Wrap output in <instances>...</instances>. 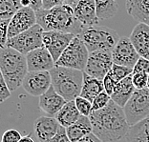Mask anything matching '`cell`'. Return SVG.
<instances>
[{"mask_svg":"<svg viewBox=\"0 0 149 142\" xmlns=\"http://www.w3.org/2000/svg\"><path fill=\"white\" fill-rule=\"evenodd\" d=\"M66 133L72 142H77L87 134L93 133L89 116H81L74 124L66 128Z\"/></svg>","mask_w":149,"mask_h":142,"instance_id":"ffe728a7","label":"cell"},{"mask_svg":"<svg viewBox=\"0 0 149 142\" xmlns=\"http://www.w3.org/2000/svg\"><path fill=\"white\" fill-rule=\"evenodd\" d=\"M30 7L33 9L35 11H38L42 8V0H29Z\"/></svg>","mask_w":149,"mask_h":142,"instance_id":"f35d334b","label":"cell"},{"mask_svg":"<svg viewBox=\"0 0 149 142\" xmlns=\"http://www.w3.org/2000/svg\"><path fill=\"white\" fill-rule=\"evenodd\" d=\"M146 73L149 74V59L141 56L137 63L133 67V73Z\"/></svg>","mask_w":149,"mask_h":142,"instance_id":"e575fe53","label":"cell"},{"mask_svg":"<svg viewBox=\"0 0 149 142\" xmlns=\"http://www.w3.org/2000/svg\"><path fill=\"white\" fill-rule=\"evenodd\" d=\"M80 116L81 114L77 110L74 100H71L67 101L65 105L58 111L55 117L61 126L67 128L70 125L74 124Z\"/></svg>","mask_w":149,"mask_h":142,"instance_id":"603a6c76","label":"cell"},{"mask_svg":"<svg viewBox=\"0 0 149 142\" xmlns=\"http://www.w3.org/2000/svg\"><path fill=\"white\" fill-rule=\"evenodd\" d=\"M22 7L21 0H0V20L11 19Z\"/></svg>","mask_w":149,"mask_h":142,"instance_id":"484cf974","label":"cell"},{"mask_svg":"<svg viewBox=\"0 0 149 142\" xmlns=\"http://www.w3.org/2000/svg\"><path fill=\"white\" fill-rule=\"evenodd\" d=\"M129 126L135 125L149 116V89H136L133 96L123 107Z\"/></svg>","mask_w":149,"mask_h":142,"instance_id":"52a82bcc","label":"cell"},{"mask_svg":"<svg viewBox=\"0 0 149 142\" xmlns=\"http://www.w3.org/2000/svg\"><path fill=\"white\" fill-rule=\"evenodd\" d=\"M141 55L135 49L129 37L123 36L118 39L116 46L112 50V59L114 64L133 68Z\"/></svg>","mask_w":149,"mask_h":142,"instance_id":"30bf717a","label":"cell"},{"mask_svg":"<svg viewBox=\"0 0 149 142\" xmlns=\"http://www.w3.org/2000/svg\"><path fill=\"white\" fill-rule=\"evenodd\" d=\"M77 1H79V0H68V2H67V4H69L70 6H73L74 3H77Z\"/></svg>","mask_w":149,"mask_h":142,"instance_id":"60d3db41","label":"cell"},{"mask_svg":"<svg viewBox=\"0 0 149 142\" xmlns=\"http://www.w3.org/2000/svg\"><path fill=\"white\" fill-rule=\"evenodd\" d=\"M60 124L52 116H39L33 123V134L38 142H46L56 136Z\"/></svg>","mask_w":149,"mask_h":142,"instance_id":"e0dca14e","label":"cell"},{"mask_svg":"<svg viewBox=\"0 0 149 142\" xmlns=\"http://www.w3.org/2000/svg\"><path fill=\"white\" fill-rule=\"evenodd\" d=\"M149 74L146 73H132V82L136 89H143L147 87Z\"/></svg>","mask_w":149,"mask_h":142,"instance_id":"4dcf8cb0","label":"cell"},{"mask_svg":"<svg viewBox=\"0 0 149 142\" xmlns=\"http://www.w3.org/2000/svg\"><path fill=\"white\" fill-rule=\"evenodd\" d=\"M110 100H111V96L105 92V91L101 92L100 94H97L92 101V111L102 109V108L107 106V104L110 102Z\"/></svg>","mask_w":149,"mask_h":142,"instance_id":"f1b7e54d","label":"cell"},{"mask_svg":"<svg viewBox=\"0 0 149 142\" xmlns=\"http://www.w3.org/2000/svg\"><path fill=\"white\" fill-rule=\"evenodd\" d=\"M43 32L44 30L42 27L36 23L27 31L9 38L7 46L26 55L32 51L43 46Z\"/></svg>","mask_w":149,"mask_h":142,"instance_id":"ba28073f","label":"cell"},{"mask_svg":"<svg viewBox=\"0 0 149 142\" xmlns=\"http://www.w3.org/2000/svg\"><path fill=\"white\" fill-rule=\"evenodd\" d=\"M113 64L112 52L95 51L89 53L86 67L83 72L97 79L103 80L104 76L110 72Z\"/></svg>","mask_w":149,"mask_h":142,"instance_id":"9c48e42d","label":"cell"},{"mask_svg":"<svg viewBox=\"0 0 149 142\" xmlns=\"http://www.w3.org/2000/svg\"><path fill=\"white\" fill-rule=\"evenodd\" d=\"M103 91L104 87L102 80L91 76L85 72H83V82L79 94L80 96H82L92 102L95 97L101 92H103Z\"/></svg>","mask_w":149,"mask_h":142,"instance_id":"7402d4cb","label":"cell"},{"mask_svg":"<svg viewBox=\"0 0 149 142\" xmlns=\"http://www.w3.org/2000/svg\"><path fill=\"white\" fill-rule=\"evenodd\" d=\"M139 55L144 57L149 47V25L140 22L134 27L129 36Z\"/></svg>","mask_w":149,"mask_h":142,"instance_id":"ac0fdd59","label":"cell"},{"mask_svg":"<svg viewBox=\"0 0 149 142\" xmlns=\"http://www.w3.org/2000/svg\"><path fill=\"white\" fill-rule=\"evenodd\" d=\"M26 59L29 72H36V71L50 72L56 66V61L54 60L52 55L44 46L27 53Z\"/></svg>","mask_w":149,"mask_h":142,"instance_id":"5bb4252c","label":"cell"},{"mask_svg":"<svg viewBox=\"0 0 149 142\" xmlns=\"http://www.w3.org/2000/svg\"><path fill=\"white\" fill-rule=\"evenodd\" d=\"M21 137V134L17 130L9 129L2 134L1 142H18Z\"/></svg>","mask_w":149,"mask_h":142,"instance_id":"836d02e7","label":"cell"},{"mask_svg":"<svg viewBox=\"0 0 149 142\" xmlns=\"http://www.w3.org/2000/svg\"><path fill=\"white\" fill-rule=\"evenodd\" d=\"M68 0H42V9H51L53 7L67 4Z\"/></svg>","mask_w":149,"mask_h":142,"instance_id":"8d00e7d4","label":"cell"},{"mask_svg":"<svg viewBox=\"0 0 149 142\" xmlns=\"http://www.w3.org/2000/svg\"><path fill=\"white\" fill-rule=\"evenodd\" d=\"M66 102L65 98L56 92L55 88L51 86L47 92L39 96L38 108L48 116L55 117Z\"/></svg>","mask_w":149,"mask_h":142,"instance_id":"2e32d148","label":"cell"},{"mask_svg":"<svg viewBox=\"0 0 149 142\" xmlns=\"http://www.w3.org/2000/svg\"><path fill=\"white\" fill-rule=\"evenodd\" d=\"M147 87H148V89H149V77H148V83H147Z\"/></svg>","mask_w":149,"mask_h":142,"instance_id":"7bdbcfd3","label":"cell"},{"mask_svg":"<svg viewBox=\"0 0 149 142\" xmlns=\"http://www.w3.org/2000/svg\"><path fill=\"white\" fill-rule=\"evenodd\" d=\"M136 90L132 82V74L118 81L115 91L111 94V99L118 106L123 108Z\"/></svg>","mask_w":149,"mask_h":142,"instance_id":"d6986e66","label":"cell"},{"mask_svg":"<svg viewBox=\"0 0 149 142\" xmlns=\"http://www.w3.org/2000/svg\"><path fill=\"white\" fill-rule=\"evenodd\" d=\"M10 24V19L0 20V49H6L8 43V28Z\"/></svg>","mask_w":149,"mask_h":142,"instance_id":"f546056e","label":"cell"},{"mask_svg":"<svg viewBox=\"0 0 149 142\" xmlns=\"http://www.w3.org/2000/svg\"><path fill=\"white\" fill-rule=\"evenodd\" d=\"M77 36L84 42L89 53L95 51L112 52L120 39L118 33L113 29L99 25L84 27Z\"/></svg>","mask_w":149,"mask_h":142,"instance_id":"5b68a950","label":"cell"},{"mask_svg":"<svg viewBox=\"0 0 149 142\" xmlns=\"http://www.w3.org/2000/svg\"><path fill=\"white\" fill-rule=\"evenodd\" d=\"M46 142H72V141L70 140V138L67 136L66 128H64L63 126L60 125L56 136Z\"/></svg>","mask_w":149,"mask_h":142,"instance_id":"d590c367","label":"cell"},{"mask_svg":"<svg viewBox=\"0 0 149 142\" xmlns=\"http://www.w3.org/2000/svg\"><path fill=\"white\" fill-rule=\"evenodd\" d=\"M88 56H89V51L87 47L82 40L76 35L67 46V48L63 51L59 58L56 60V66L84 71Z\"/></svg>","mask_w":149,"mask_h":142,"instance_id":"8992f818","label":"cell"},{"mask_svg":"<svg viewBox=\"0 0 149 142\" xmlns=\"http://www.w3.org/2000/svg\"><path fill=\"white\" fill-rule=\"evenodd\" d=\"M77 142H102V141H101L94 133H91L89 134H87V136H85L84 137H82Z\"/></svg>","mask_w":149,"mask_h":142,"instance_id":"74e56055","label":"cell"},{"mask_svg":"<svg viewBox=\"0 0 149 142\" xmlns=\"http://www.w3.org/2000/svg\"><path fill=\"white\" fill-rule=\"evenodd\" d=\"M125 138L126 142H149V116L130 126Z\"/></svg>","mask_w":149,"mask_h":142,"instance_id":"cb8c5ba5","label":"cell"},{"mask_svg":"<svg viewBox=\"0 0 149 142\" xmlns=\"http://www.w3.org/2000/svg\"><path fill=\"white\" fill-rule=\"evenodd\" d=\"M18 142H35V140L33 139V137L31 136V134H30L28 136H22L21 139H20Z\"/></svg>","mask_w":149,"mask_h":142,"instance_id":"ab89813d","label":"cell"},{"mask_svg":"<svg viewBox=\"0 0 149 142\" xmlns=\"http://www.w3.org/2000/svg\"><path fill=\"white\" fill-rule=\"evenodd\" d=\"M102 81H103L104 91L111 96V94H113V92L115 91V88H116L118 81H117V79L112 76V73L110 72L104 76Z\"/></svg>","mask_w":149,"mask_h":142,"instance_id":"1f68e13d","label":"cell"},{"mask_svg":"<svg viewBox=\"0 0 149 142\" xmlns=\"http://www.w3.org/2000/svg\"><path fill=\"white\" fill-rule=\"evenodd\" d=\"M10 96H11V91L7 85L4 76L1 72V69H0V103L4 102Z\"/></svg>","mask_w":149,"mask_h":142,"instance_id":"d6a6232c","label":"cell"},{"mask_svg":"<svg viewBox=\"0 0 149 142\" xmlns=\"http://www.w3.org/2000/svg\"><path fill=\"white\" fill-rule=\"evenodd\" d=\"M52 86L66 101L79 96L83 82V71L55 66L50 71Z\"/></svg>","mask_w":149,"mask_h":142,"instance_id":"277c9868","label":"cell"},{"mask_svg":"<svg viewBox=\"0 0 149 142\" xmlns=\"http://www.w3.org/2000/svg\"><path fill=\"white\" fill-rule=\"evenodd\" d=\"M0 69L10 91L13 92L22 86L29 72L26 55L10 47L0 49Z\"/></svg>","mask_w":149,"mask_h":142,"instance_id":"3957f363","label":"cell"},{"mask_svg":"<svg viewBox=\"0 0 149 142\" xmlns=\"http://www.w3.org/2000/svg\"><path fill=\"white\" fill-rule=\"evenodd\" d=\"M93 133L102 142H114L125 137L129 131L123 108L110 100L107 106L92 111L89 116Z\"/></svg>","mask_w":149,"mask_h":142,"instance_id":"6da1fadb","label":"cell"},{"mask_svg":"<svg viewBox=\"0 0 149 142\" xmlns=\"http://www.w3.org/2000/svg\"><path fill=\"white\" fill-rule=\"evenodd\" d=\"M125 8L134 19L149 25V0H126Z\"/></svg>","mask_w":149,"mask_h":142,"instance_id":"44dd1931","label":"cell"},{"mask_svg":"<svg viewBox=\"0 0 149 142\" xmlns=\"http://www.w3.org/2000/svg\"><path fill=\"white\" fill-rule=\"evenodd\" d=\"M76 18L83 27L99 25L95 0H79L72 6Z\"/></svg>","mask_w":149,"mask_h":142,"instance_id":"9a60e30c","label":"cell"},{"mask_svg":"<svg viewBox=\"0 0 149 142\" xmlns=\"http://www.w3.org/2000/svg\"><path fill=\"white\" fill-rule=\"evenodd\" d=\"M36 13L35 10L29 6L22 7L10 19L8 28L9 38L27 31L28 29L32 28L33 25H36Z\"/></svg>","mask_w":149,"mask_h":142,"instance_id":"4fadbf2b","label":"cell"},{"mask_svg":"<svg viewBox=\"0 0 149 142\" xmlns=\"http://www.w3.org/2000/svg\"><path fill=\"white\" fill-rule=\"evenodd\" d=\"M74 103L81 116H89L92 113V102L88 99L79 96L74 99Z\"/></svg>","mask_w":149,"mask_h":142,"instance_id":"83f0119b","label":"cell"},{"mask_svg":"<svg viewBox=\"0 0 149 142\" xmlns=\"http://www.w3.org/2000/svg\"><path fill=\"white\" fill-rule=\"evenodd\" d=\"M52 86V77L49 71L28 72L23 79L22 87L32 96H40Z\"/></svg>","mask_w":149,"mask_h":142,"instance_id":"8fae6325","label":"cell"},{"mask_svg":"<svg viewBox=\"0 0 149 142\" xmlns=\"http://www.w3.org/2000/svg\"><path fill=\"white\" fill-rule=\"evenodd\" d=\"M97 15L100 20L111 18L118 11V5L116 0H95Z\"/></svg>","mask_w":149,"mask_h":142,"instance_id":"d4e9b609","label":"cell"},{"mask_svg":"<svg viewBox=\"0 0 149 142\" xmlns=\"http://www.w3.org/2000/svg\"><path fill=\"white\" fill-rule=\"evenodd\" d=\"M37 24L45 32L57 31L70 33L77 35L84 27L77 21L74 10L69 4H64L51 9H40L36 12Z\"/></svg>","mask_w":149,"mask_h":142,"instance_id":"7a4b0ae2","label":"cell"},{"mask_svg":"<svg viewBox=\"0 0 149 142\" xmlns=\"http://www.w3.org/2000/svg\"><path fill=\"white\" fill-rule=\"evenodd\" d=\"M74 36L76 35L70 33L44 31L42 35L43 46L49 51L54 60L56 62V60L59 58L63 51L67 48V46L69 45Z\"/></svg>","mask_w":149,"mask_h":142,"instance_id":"7c38bea8","label":"cell"},{"mask_svg":"<svg viewBox=\"0 0 149 142\" xmlns=\"http://www.w3.org/2000/svg\"><path fill=\"white\" fill-rule=\"evenodd\" d=\"M145 58H147V59H149V47H148V50H147V52H146V55H145Z\"/></svg>","mask_w":149,"mask_h":142,"instance_id":"b9f144b4","label":"cell"},{"mask_svg":"<svg viewBox=\"0 0 149 142\" xmlns=\"http://www.w3.org/2000/svg\"><path fill=\"white\" fill-rule=\"evenodd\" d=\"M110 73L117 79V81H120L133 73V68L123 65H118V64H113V66H112L110 70Z\"/></svg>","mask_w":149,"mask_h":142,"instance_id":"4316f807","label":"cell"}]
</instances>
